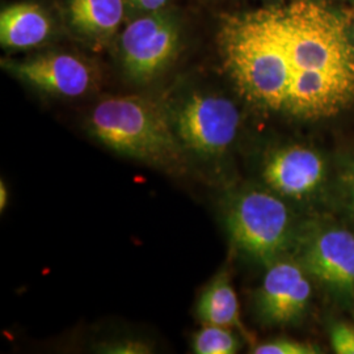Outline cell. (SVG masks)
<instances>
[{
  "instance_id": "obj_6",
  "label": "cell",
  "mask_w": 354,
  "mask_h": 354,
  "mask_svg": "<svg viewBox=\"0 0 354 354\" xmlns=\"http://www.w3.org/2000/svg\"><path fill=\"white\" fill-rule=\"evenodd\" d=\"M1 66L28 86L58 97L84 96L97 80L92 64L70 53L39 54L21 61L3 59Z\"/></svg>"
},
{
  "instance_id": "obj_16",
  "label": "cell",
  "mask_w": 354,
  "mask_h": 354,
  "mask_svg": "<svg viewBox=\"0 0 354 354\" xmlns=\"http://www.w3.org/2000/svg\"><path fill=\"white\" fill-rule=\"evenodd\" d=\"M99 352L111 354H140L151 353V349L145 342L137 340H121V342H109L100 346Z\"/></svg>"
},
{
  "instance_id": "obj_20",
  "label": "cell",
  "mask_w": 354,
  "mask_h": 354,
  "mask_svg": "<svg viewBox=\"0 0 354 354\" xmlns=\"http://www.w3.org/2000/svg\"><path fill=\"white\" fill-rule=\"evenodd\" d=\"M352 37H353V44H354V29L352 30Z\"/></svg>"
},
{
  "instance_id": "obj_10",
  "label": "cell",
  "mask_w": 354,
  "mask_h": 354,
  "mask_svg": "<svg viewBox=\"0 0 354 354\" xmlns=\"http://www.w3.org/2000/svg\"><path fill=\"white\" fill-rule=\"evenodd\" d=\"M127 0H62L68 30L91 49L100 50L117 35Z\"/></svg>"
},
{
  "instance_id": "obj_17",
  "label": "cell",
  "mask_w": 354,
  "mask_h": 354,
  "mask_svg": "<svg viewBox=\"0 0 354 354\" xmlns=\"http://www.w3.org/2000/svg\"><path fill=\"white\" fill-rule=\"evenodd\" d=\"M127 3L143 13L163 11L169 0H127Z\"/></svg>"
},
{
  "instance_id": "obj_2",
  "label": "cell",
  "mask_w": 354,
  "mask_h": 354,
  "mask_svg": "<svg viewBox=\"0 0 354 354\" xmlns=\"http://www.w3.org/2000/svg\"><path fill=\"white\" fill-rule=\"evenodd\" d=\"M89 131L111 150L165 171L184 167V146L168 109L142 96H114L89 114Z\"/></svg>"
},
{
  "instance_id": "obj_5",
  "label": "cell",
  "mask_w": 354,
  "mask_h": 354,
  "mask_svg": "<svg viewBox=\"0 0 354 354\" xmlns=\"http://www.w3.org/2000/svg\"><path fill=\"white\" fill-rule=\"evenodd\" d=\"M181 26L172 13H143L120 36V58L134 83H150L175 62L181 49Z\"/></svg>"
},
{
  "instance_id": "obj_18",
  "label": "cell",
  "mask_w": 354,
  "mask_h": 354,
  "mask_svg": "<svg viewBox=\"0 0 354 354\" xmlns=\"http://www.w3.org/2000/svg\"><path fill=\"white\" fill-rule=\"evenodd\" d=\"M8 203V189L4 184V181L0 183V210L4 212V209L7 207Z\"/></svg>"
},
{
  "instance_id": "obj_14",
  "label": "cell",
  "mask_w": 354,
  "mask_h": 354,
  "mask_svg": "<svg viewBox=\"0 0 354 354\" xmlns=\"http://www.w3.org/2000/svg\"><path fill=\"white\" fill-rule=\"evenodd\" d=\"M254 354H317L319 348L307 342H295L291 339H279L274 342L257 345L252 351Z\"/></svg>"
},
{
  "instance_id": "obj_1",
  "label": "cell",
  "mask_w": 354,
  "mask_h": 354,
  "mask_svg": "<svg viewBox=\"0 0 354 354\" xmlns=\"http://www.w3.org/2000/svg\"><path fill=\"white\" fill-rule=\"evenodd\" d=\"M216 46L241 97L266 113L317 121L354 104V44L342 13L291 0L222 19Z\"/></svg>"
},
{
  "instance_id": "obj_13",
  "label": "cell",
  "mask_w": 354,
  "mask_h": 354,
  "mask_svg": "<svg viewBox=\"0 0 354 354\" xmlns=\"http://www.w3.org/2000/svg\"><path fill=\"white\" fill-rule=\"evenodd\" d=\"M196 354H235L241 349L239 339L227 327L203 324L192 340Z\"/></svg>"
},
{
  "instance_id": "obj_4",
  "label": "cell",
  "mask_w": 354,
  "mask_h": 354,
  "mask_svg": "<svg viewBox=\"0 0 354 354\" xmlns=\"http://www.w3.org/2000/svg\"><path fill=\"white\" fill-rule=\"evenodd\" d=\"M168 112L181 145L201 156L226 151L241 127L236 105L210 92L193 91Z\"/></svg>"
},
{
  "instance_id": "obj_7",
  "label": "cell",
  "mask_w": 354,
  "mask_h": 354,
  "mask_svg": "<svg viewBox=\"0 0 354 354\" xmlns=\"http://www.w3.org/2000/svg\"><path fill=\"white\" fill-rule=\"evenodd\" d=\"M304 268L308 274L342 297L354 295V234L328 228L307 243Z\"/></svg>"
},
{
  "instance_id": "obj_9",
  "label": "cell",
  "mask_w": 354,
  "mask_h": 354,
  "mask_svg": "<svg viewBox=\"0 0 354 354\" xmlns=\"http://www.w3.org/2000/svg\"><path fill=\"white\" fill-rule=\"evenodd\" d=\"M263 175L266 184L279 194L302 198L320 187L326 175V163L308 147L289 146L269 156Z\"/></svg>"
},
{
  "instance_id": "obj_11",
  "label": "cell",
  "mask_w": 354,
  "mask_h": 354,
  "mask_svg": "<svg viewBox=\"0 0 354 354\" xmlns=\"http://www.w3.org/2000/svg\"><path fill=\"white\" fill-rule=\"evenodd\" d=\"M53 32L50 15L37 3H16L0 13V42L6 49L38 48L50 39Z\"/></svg>"
},
{
  "instance_id": "obj_19",
  "label": "cell",
  "mask_w": 354,
  "mask_h": 354,
  "mask_svg": "<svg viewBox=\"0 0 354 354\" xmlns=\"http://www.w3.org/2000/svg\"><path fill=\"white\" fill-rule=\"evenodd\" d=\"M349 193H351V203L353 205L354 209V168L352 169L351 177H349Z\"/></svg>"
},
{
  "instance_id": "obj_15",
  "label": "cell",
  "mask_w": 354,
  "mask_h": 354,
  "mask_svg": "<svg viewBox=\"0 0 354 354\" xmlns=\"http://www.w3.org/2000/svg\"><path fill=\"white\" fill-rule=\"evenodd\" d=\"M330 344L337 354H354V328L345 323H337L330 328Z\"/></svg>"
},
{
  "instance_id": "obj_3",
  "label": "cell",
  "mask_w": 354,
  "mask_h": 354,
  "mask_svg": "<svg viewBox=\"0 0 354 354\" xmlns=\"http://www.w3.org/2000/svg\"><path fill=\"white\" fill-rule=\"evenodd\" d=\"M226 227L238 251L270 266L290 241V212L279 197L251 190L230 205Z\"/></svg>"
},
{
  "instance_id": "obj_8",
  "label": "cell",
  "mask_w": 354,
  "mask_h": 354,
  "mask_svg": "<svg viewBox=\"0 0 354 354\" xmlns=\"http://www.w3.org/2000/svg\"><path fill=\"white\" fill-rule=\"evenodd\" d=\"M313 288L302 266L292 261L270 264L257 297L261 319L269 324H288L302 317Z\"/></svg>"
},
{
  "instance_id": "obj_12",
  "label": "cell",
  "mask_w": 354,
  "mask_h": 354,
  "mask_svg": "<svg viewBox=\"0 0 354 354\" xmlns=\"http://www.w3.org/2000/svg\"><path fill=\"white\" fill-rule=\"evenodd\" d=\"M197 317L203 324L241 326V307L227 274H219L203 290L197 304Z\"/></svg>"
}]
</instances>
